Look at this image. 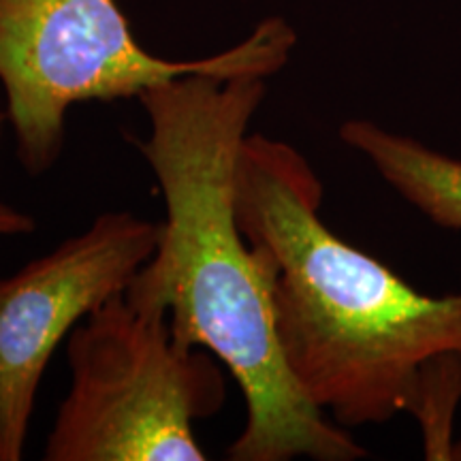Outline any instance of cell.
<instances>
[{"label":"cell","mask_w":461,"mask_h":461,"mask_svg":"<svg viewBox=\"0 0 461 461\" xmlns=\"http://www.w3.org/2000/svg\"><path fill=\"white\" fill-rule=\"evenodd\" d=\"M71 389L45 461H203L194 423L222 411L227 380L210 350L184 348L163 312L109 299L67 338Z\"/></svg>","instance_id":"obj_4"},{"label":"cell","mask_w":461,"mask_h":461,"mask_svg":"<svg viewBox=\"0 0 461 461\" xmlns=\"http://www.w3.org/2000/svg\"><path fill=\"white\" fill-rule=\"evenodd\" d=\"M5 124H7V115H5V109H0V146H3ZM34 229H37V221L31 214L0 201V238L31 235L34 233Z\"/></svg>","instance_id":"obj_7"},{"label":"cell","mask_w":461,"mask_h":461,"mask_svg":"<svg viewBox=\"0 0 461 461\" xmlns=\"http://www.w3.org/2000/svg\"><path fill=\"white\" fill-rule=\"evenodd\" d=\"M453 459L461 461V440L455 442V448H453Z\"/></svg>","instance_id":"obj_8"},{"label":"cell","mask_w":461,"mask_h":461,"mask_svg":"<svg viewBox=\"0 0 461 461\" xmlns=\"http://www.w3.org/2000/svg\"><path fill=\"white\" fill-rule=\"evenodd\" d=\"M235 221L272 291L276 336L303 395L339 425L412 414L425 457L453 459L461 293L420 295L321 218L322 182L291 143L241 141Z\"/></svg>","instance_id":"obj_1"},{"label":"cell","mask_w":461,"mask_h":461,"mask_svg":"<svg viewBox=\"0 0 461 461\" xmlns=\"http://www.w3.org/2000/svg\"><path fill=\"white\" fill-rule=\"evenodd\" d=\"M265 99V79L186 75L143 92L146 137H129L163 194L158 246L124 295L163 312L184 348L210 350L246 400L233 461H355L367 451L325 419L288 372L257 252L235 221L241 141Z\"/></svg>","instance_id":"obj_2"},{"label":"cell","mask_w":461,"mask_h":461,"mask_svg":"<svg viewBox=\"0 0 461 461\" xmlns=\"http://www.w3.org/2000/svg\"><path fill=\"white\" fill-rule=\"evenodd\" d=\"M297 34L282 17L201 60H167L137 41L118 0H0V86L15 154L31 176L62 157L67 115L77 103H112L186 75L272 77Z\"/></svg>","instance_id":"obj_3"},{"label":"cell","mask_w":461,"mask_h":461,"mask_svg":"<svg viewBox=\"0 0 461 461\" xmlns=\"http://www.w3.org/2000/svg\"><path fill=\"white\" fill-rule=\"evenodd\" d=\"M339 140L361 152L400 197L438 227L461 230V160L370 120H348Z\"/></svg>","instance_id":"obj_6"},{"label":"cell","mask_w":461,"mask_h":461,"mask_svg":"<svg viewBox=\"0 0 461 461\" xmlns=\"http://www.w3.org/2000/svg\"><path fill=\"white\" fill-rule=\"evenodd\" d=\"M160 224L103 212L82 233L0 278V461H20L41 378L62 339L124 293L152 258Z\"/></svg>","instance_id":"obj_5"}]
</instances>
